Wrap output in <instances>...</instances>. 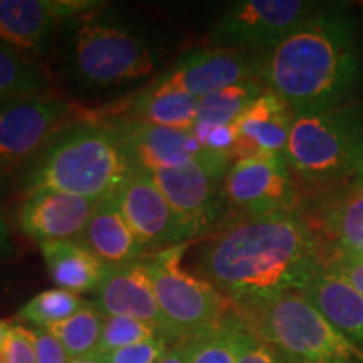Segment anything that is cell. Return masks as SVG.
I'll return each mask as SVG.
<instances>
[{
	"instance_id": "1",
	"label": "cell",
	"mask_w": 363,
	"mask_h": 363,
	"mask_svg": "<svg viewBox=\"0 0 363 363\" xmlns=\"http://www.w3.org/2000/svg\"><path fill=\"white\" fill-rule=\"evenodd\" d=\"M328 246L301 214L240 216L199 251V276L234 306L301 291L323 269Z\"/></svg>"
},
{
	"instance_id": "2",
	"label": "cell",
	"mask_w": 363,
	"mask_h": 363,
	"mask_svg": "<svg viewBox=\"0 0 363 363\" xmlns=\"http://www.w3.org/2000/svg\"><path fill=\"white\" fill-rule=\"evenodd\" d=\"M261 81L294 116L355 101L363 84V52L348 9L321 7L278 45L262 52Z\"/></svg>"
},
{
	"instance_id": "3",
	"label": "cell",
	"mask_w": 363,
	"mask_h": 363,
	"mask_svg": "<svg viewBox=\"0 0 363 363\" xmlns=\"http://www.w3.org/2000/svg\"><path fill=\"white\" fill-rule=\"evenodd\" d=\"M66 79L81 93H108L150 78L167 57L157 30L106 7L71 17L59 27Z\"/></svg>"
},
{
	"instance_id": "4",
	"label": "cell",
	"mask_w": 363,
	"mask_h": 363,
	"mask_svg": "<svg viewBox=\"0 0 363 363\" xmlns=\"http://www.w3.org/2000/svg\"><path fill=\"white\" fill-rule=\"evenodd\" d=\"M133 172L115 131L81 123L59 131L30 163L22 182L27 194L57 190L101 201L115 195Z\"/></svg>"
},
{
	"instance_id": "5",
	"label": "cell",
	"mask_w": 363,
	"mask_h": 363,
	"mask_svg": "<svg viewBox=\"0 0 363 363\" xmlns=\"http://www.w3.org/2000/svg\"><path fill=\"white\" fill-rule=\"evenodd\" d=\"M234 311L286 363H363L362 348L340 333L303 293H281L234 306Z\"/></svg>"
},
{
	"instance_id": "6",
	"label": "cell",
	"mask_w": 363,
	"mask_h": 363,
	"mask_svg": "<svg viewBox=\"0 0 363 363\" xmlns=\"http://www.w3.org/2000/svg\"><path fill=\"white\" fill-rule=\"evenodd\" d=\"M284 160L299 180L335 189L357 177L363 162V103L294 116Z\"/></svg>"
},
{
	"instance_id": "7",
	"label": "cell",
	"mask_w": 363,
	"mask_h": 363,
	"mask_svg": "<svg viewBox=\"0 0 363 363\" xmlns=\"http://www.w3.org/2000/svg\"><path fill=\"white\" fill-rule=\"evenodd\" d=\"M187 247L189 242H184L142 259L170 342L199 337L234 313L233 303L214 284L182 267Z\"/></svg>"
},
{
	"instance_id": "8",
	"label": "cell",
	"mask_w": 363,
	"mask_h": 363,
	"mask_svg": "<svg viewBox=\"0 0 363 363\" xmlns=\"http://www.w3.org/2000/svg\"><path fill=\"white\" fill-rule=\"evenodd\" d=\"M321 7L306 0H240L217 21L208 43L211 48L266 52Z\"/></svg>"
},
{
	"instance_id": "9",
	"label": "cell",
	"mask_w": 363,
	"mask_h": 363,
	"mask_svg": "<svg viewBox=\"0 0 363 363\" xmlns=\"http://www.w3.org/2000/svg\"><path fill=\"white\" fill-rule=\"evenodd\" d=\"M233 160L202 150L185 165L150 172L175 214L194 238L206 233L219 219L224 203V179Z\"/></svg>"
},
{
	"instance_id": "10",
	"label": "cell",
	"mask_w": 363,
	"mask_h": 363,
	"mask_svg": "<svg viewBox=\"0 0 363 363\" xmlns=\"http://www.w3.org/2000/svg\"><path fill=\"white\" fill-rule=\"evenodd\" d=\"M224 199L242 216L299 214L303 201L281 155L235 160L224 179Z\"/></svg>"
},
{
	"instance_id": "11",
	"label": "cell",
	"mask_w": 363,
	"mask_h": 363,
	"mask_svg": "<svg viewBox=\"0 0 363 363\" xmlns=\"http://www.w3.org/2000/svg\"><path fill=\"white\" fill-rule=\"evenodd\" d=\"M71 106L56 96L0 104V180L33 163L62 130Z\"/></svg>"
},
{
	"instance_id": "12",
	"label": "cell",
	"mask_w": 363,
	"mask_h": 363,
	"mask_svg": "<svg viewBox=\"0 0 363 363\" xmlns=\"http://www.w3.org/2000/svg\"><path fill=\"white\" fill-rule=\"evenodd\" d=\"M101 4L91 0H0V44L22 57L38 61L52 49L62 22Z\"/></svg>"
},
{
	"instance_id": "13",
	"label": "cell",
	"mask_w": 363,
	"mask_h": 363,
	"mask_svg": "<svg viewBox=\"0 0 363 363\" xmlns=\"http://www.w3.org/2000/svg\"><path fill=\"white\" fill-rule=\"evenodd\" d=\"M261 65L262 52L203 48L185 54L167 74L153 81L148 89L155 93L179 91L202 98L244 81H261Z\"/></svg>"
},
{
	"instance_id": "14",
	"label": "cell",
	"mask_w": 363,
	"mask_h": 363,
	"mask_svg": "<svg viewBox=\"0 0 363 363\" xmlns=\"http://www.w3.org/2000/svg\"><path fill=\"white\" fill-rule=\"evenodd\" d=\"M115 201L135 238L147 251H162L194 239L150 172L135 170L115 194Z\"/></svg>"
},
{
	"instance_id": "15",
	"label": "cell",
	"mask_w": 363,
	"mask_h": 363,
	"mask_svg": "<svg viewBox=\"0 0 363 363\" xmlns=\"http://www.w3.org/2000/svg\"><path fill=\"white\" fill-rule=\"evenodd\" d=\"M116 138L133 163L135 170L160 172L185 165L201 155L192 131L174 130L150 125L147 121L131 120L120 126H113Z\"/></svg>"
},
{
	"instance_id": "16",
	"label": "cell",
	"mask_w": 363,
	"mask_h": 363,
	"mask_svg": "<svg viewBox=\"0 0 363 363\" xmlns=\"http://www.w3.org/2000/svg\"><path fill=\"white\" fill-rule=\"evenodd\" d=\"M98 202L57 190H38L22 203L21 229L39 244L79 238Z\"/></svg>"
},
{
	"instance_id": "17",
	"label": "cell",
	"mask_w": 363,
	"mask_h": 363,
	"mask_svg": "<svg viewBox=\"0 0 363 363\" xmlns=\"http://www.w3.org/2000/svg\"><path fill=\"white\" fill-rule=\"evenodd\" d=\"M93 305L104 316L133 318V320L155 326L162 337L169 340L165 320L158 308L152 281L142 261L111 266L106 278L94 291Z\"/></svg>"
},
{
	"instance_id": "18",
	"label": "cell",
	"mask_w": 363,
	"mask_h": 363,
	"mask_svg": "<svg viewBox=\"0 0 363 363\" xmlns=\"http://www.w3.org/2000/svg\"><path fill=\"white\" fill-rule=\"evenodd\" d=\"M294 115L278 94L266 89L234 121L238 140L230 153L233 163L259 155L284 157Z\"/></svg>"
},
{
	"instance_id": "19",
	"label": "cell",
	"mask_w": 363,
	"mask_h": 363,
	"mask_svg": "<svg viewBox=\"0 0 363 363\" xmlns=\"http://www.w3.org/2000/svg\"><path fill=\"white\" fill-rule=\"evenodd\" d=\"M321 195L315 214L330 247L363 256V180L355 177Z\"/></svg>"
},
{
	"instance_id": "20",
	"label": "cell",
	"mask_w": 363,
	"mask_h": 363,
	"mask_svg": "<svg viewBox=\"0 0 363 363\" xmlns=\"http://www.w3.org/2000/svg\"><path fill=\"white\" fill-rule=\"evenodd\" d=\"M299 293L331 325L363 350V296L335 271L323 267Z\"/></svg>"
},
{
	"instance_id": "21",
	"label": "cell",
	"mask_w": 363,
	"mask_h": 363,
	"mask_svg": "<svg viewBox=\"0 0 363 363\" xmlns=\"http://www.w3.org/2000/svg\"><path fill=\"white\" fill-rule=\"evenodd\" d=\"M79 242L108 266L131 264L147 256V249L121 216L115 195L98 202L84 233L79 235Z\"/></svg>"
},
{
	"instance_id": "22",
	"label": "cell",
	"mask_w": 363,
	"mask_h": 363,
	"mask_svg": "<svg viewBox=\"0 0 363 363\" xmlns=\"http://www.w3.org/2000/svg\"><path fill=\"white\" fill-rule=\"evenodd\" d=\"M39 247L52 283L66 291H96L111 269L79 240H51Z\"/></svg>"
},
{
	"instance_id": "23",
	"label": "cell",
	"mask_w": 363,
	"mask_h": 363,
	"mask_svg": "<svg viewBox=\"0 0 363 363\" xmlns=\"http://www.w3.org/2000/svg\"><path fill=\"white\" fill-rule=\"evenodd\" d=\"M266 91V86L259 79L244 81V83L227 86L206 96L199 98L197 121L192 133L195 138L207 133L208 130L234 123L246 111V108L257 96Z\"/></svg>"
},
{
	"instance_id": "24",
	"label": "cell",
	"mask_w": 363,
	"mask_h": 363,
	"mask_svg": "<svg viewBox=\"0 0 363 363\" xmlns=\"http://www.w3.org/2000/svg\"><path fill=\"white\" fill-rule=\"evenodd\" d=\"M197 104L199 98L179 91L155 93L145 89L133 103L135 120L165 128L192 131L197 121Z\"/></svg>"
},
{
	"instance_id": "25",
	"label": "cell",
	"mask_w": 363,
	"mask_h": 363,
	"mask_svg": "<svg viewBox=\"0 0 363 363\" xmlns=\"http://www.w3.org/2000/svg\"><path fill=\"white\" fill-rule=\"evenodd\" d=\"M49 78L39 61L22 57L0 44V104L48 94Z\"/></svg>"
},
{
	"instance_id": "26",
	"label": "cell",
	"mask_w": 363,
	"mask_h": 363,
	"mask_svg": "<svg viewBox=\"0 0 363 363\" xmlns=\"http://www.w3.org/2000/svg\"><path fill=\"white\" fill-rule=\"evenodd\" d=\"M104 323V315L94 305H86L83 310L61 323L48 326V331L56 337L71 358L91 355L98 352L99 338Z\"/></svg>"
},
{
	"instance_id": "27",
	"label": "cell",
	"mask_w": 363,
	"mask_h": 363,
	"mask_svg": "<svg viewBox=\"0 0 363 363\" xmlns=\"http://www.w3.org/2000/svg\"><path fill=\"white\" fill-rule=\"evenodd\" d=\"M88 305L79 294L66 291V289L54 288L45 289L30 298L21 311L17 313V318L29 321L38 326V328H48V326L61 323L72 315L83 310Z\"/></svg>"
},
{
	"instance_id": "28",
	"label": "cell",
	"mask_w": 363,
	"mask_h": 363,
	"mask_svg": "<svg viewBox=\"0 0 363 363\" xmlns=\"http://www.w3.org/2000/svg\"><path fill=\"white\" fill-rule=\"evenodd\" d=\"M240 320L235 311L216 328L194 337L190 363H235V340Z\"/></svg>"
},
{
	"instance_id": "29",
	"label": "cell",
	"mask_w": 363,
	"mask_h": 363,
	"mask_svg": "<svg viewBox=\"0 0 363 363\" xmlns=\"http://www.w3.org/2000/svg\"><path fill=\"white\" fill-rule=\"evenodd\" d=\"M157 337H162L160 331L155 326L143 323V321L125 316H104L101 338H99L96 353L106 355L110 352L120 350V348L130 347V345L148 342V340Z\"/></svg>"
},
{
	"instance_id": "30",
	"label": "cell",
	"mask_w": 363,
	"mask_h": 363,
	"mask_svg": "<svg viewBox=\"0 0 363 363\" xmlns=\"http://www.w3.org/2000/svg\"><path fill=\"white\" fill-rule=\"evenodd\" d=\"M235 363H286L271 345L262 342L240 323L235 340Z\"/></svg>"
},
{
	"instance_id": "31",
	"label": "cell",
	"mask_w": 363,
	"mask_h": 363,
	"mask_svg": "<svg viewBox=\"0 0 363 363\" xmlns=\"http://www.w3.org/2000/svg\"><path fill=\"white\" fill-rule=\"evenodd\" d=\"M167 350H169V340L157 337L148 342L110 352L103 357L106 363H157Z\"/></svg>"
},
{
	"instance_id": "32",
	"label": "cell",
	"mask_w": 363,
	"mask_h": 363,
	"mask_svg": "<svg viewBox=\"0 0 363 363\" xmlns=\"http://www.w3.org/2000/svg\"><path fill=\"white\" fill-rule=\"evenodd\" d=\"M0 363H35L34 331L24 326H12L0 347Z\"/></svg>"
},
{
	"instance_id": "33",
	"label": "cell",
	"mask_w": 363,
	"mask_h": 363,
	"mask_svg": "<svg viewBox=\"0 0 363 363\" xmlns=\"http://www.w3.org/2000/svg\"><path fill=\"white\" fill-rule=\"evenodd\" d=\"M325 266L348 281L363 296V256H355L328 246Z\"/></svg>"
},
{
	"instance_id": "34",
	"label": "cell",
	"mask_w": 363,
	"mask_h": 363,
	"mask_svg": "<svg viewBox=\"0 0 363 363\" xmlns=\"http://www.w3.org/2000/svg\"><path fill=\"white\" fill-rule=\"evenodd\" d=\"M35 363H69L71 357L51 331L34 328Z\"/></svg>"
},
{
	"instance_id": "35",
	"label": "cell",
	"mask_w": 363,
	"mask_h": 363,
	"mask_svg": "<svg viewBox=\"0 0 363 363\" xmlns=\"http://www.w3.org/2000/svg\"><path fill=\"white\" fill-rule=\"evenodd\" d=\"M192 340H180V342H175L174 347H170L169 350L165 352L160 360L157 363H190V355H192Z\"/></svg>"
},
{
	"instance_id": "36",
	"label": "cell",
	"mask_w": 363,
	"mask_h": 363,
	"mask_svg": "<svg viewBox=\"0 0 363 363\" xmlns=\"http://www.w3.org/2000/svg\"><path fill=\"white\" fill-rule=\"evenodd\" d=\"M13 254V242L7 222L0 216V259H6Z\"/></svg>"
},
{
	"instance_id": "37",
	"label": "cell",
	"mask_w": 363,
	"mask_h": 363,
	"mask_svg": "<svg viewBox=\"0 0 363 363\" xmlns=\"http://www.w3.org/2000/svg\"><path fill=\"white\" fill-rule=\"evenodd\" d=\"M69 363H106V360H104V357L99 355V353H91V355L71 358Z\"/></svg>"
},
{
	"instance_id": "38",
	"label": "cell",
	"mask_w": 363,
	"mask_h": 363,
	"mask_svg": "<svg viewBox=\"0 0 363 363\" xmlns=\"http://www.w3.org/2000/svg\"><path fill=\"white\" fill-rule=\"evenodd\" d=\"M11 330H12V325L9 323V321L0 320V347H2L4 342L7 340L9 333H11Z\"/></svg>"
},
{
	"instance_id": "39",
	"label": "cell",
	"mask_w": 363,
	"mask_h": 363,
	"mask_svg": "<svg viewBox=\"0 0 363 363\" xmlns=\"http://www.w3.org/2000/svg\"><path fill=\"white\" fill-rule=\"evenodd\" d=\"M357 179L363 180V162H362V165H360V170H358V174H357Z\"/></svg>"
},
{
	"instance_id": "40",
	"label": "cell",
	"mask_w": 363,
	"mask_h": 363,
	"mask_svg": "<svg viewBox=\"0 0 363 363\" xmlns=\"http://www.w3.org/2000/svg\"><path fill=\"white\" fill-rule=\"evenodd\" d=\"M328 363H350V362H328Z\"/></svg>"
}]
</instances>
